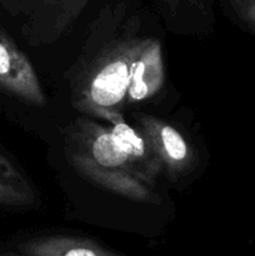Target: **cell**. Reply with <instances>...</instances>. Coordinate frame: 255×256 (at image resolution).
<instances>
[{
  "mask_svg": "<svg viewBox=\"0 0 255 256\" xmlns=\"http://www.w3.org/2000/svg\"><path fill=\"white\" fill-rule=\"evenodd\" d=\"M139 125L140 132L162 162V169L172 179L188 172L194 165V152L176 128L148 115L139 118Z\"/></svg>",
  "mask_w": 255,
  "mask_h": 256,
  "instance_id": "277c9868",
  "label": "cell"
},
{
  "mask_svg": "<svg viewBox=\"0 0 255 256\" xmlns=\"http://www.w3.org/2000/svg\"><path fill=\"white\" fill-rule=\"evenodd\" d=\"M0 89L29 104L46 102L42 84L29 58L6 34L0 32Z\"/></svg>",
  "mask_w": 255,
  "mask_h": 256,
  "instance_id": "3957f363",
  "label": "cell"
},
{
  "mask_svg": "<svg viewBox=\"0 0 255 256\" xmlns=\"http://www.w3.org/2000/svg\"><path fill=\"white\" fill-rule=\"evenodd\" d=\"M165 69L162 45L158 39L139 40L138 50L130 65L128 102L150 99L164 85Z\"/></svg>",
  "mask_w": 255,
  "mask_h": 256,
  "instance_id": "8992f818",
  "label": "cell"
},
{
  "mask_svg": "<svg viewBox=\"0 0 255 256\" xmlns=\"http://www.w3.org/2000/svg\"><path fill=\"white\" fill-rule=\"evenodd\" d=\"M164 2H165V4L170 8V9L175 10L178 8V5H179L182 2H184V0H164Z\"/></svg>",
  "mask_w": 255,
  "mask_h": 256,
  "instance_id": "8fae6325",
  "label": "cell"
},
{
  "mask_svg": "<svg viewBox=\"0 0 255 256\" xmlns=\"http://www.w3.org/2000/svg\"><path fill=\"white\" fill-rule=\"evenodd\" d=\"M69 138L72 142V148L82 152L94 164L106 169L128 172L146 182L132 166L129 158L120 149L112 132L106 128L92 120L78 119L70 126Z\"/></svg>",
  "mask_w": 255,
  "mask_h": 256,
  "instance_id": "7a4b0ae2",
  "label": "cell"
},
{
  "mask_svg": "<svg viewBox=\"0 0 255 256\" xmlns=\"http://www.w3.org/2000/svg\"><path fill=\"white\" fill-rule=\"evenodd\" d=\"M0 256H22V255L15 254V252H2V254H0Z\"/></svg>",
  "mask_w": 255,
  "mask_h": 256,
  "instance_id": "7c38bea8",
  "label": "cell"
},
{
  "mask_svg": "<svg viewBox=\"0 0 255 256\" xmlns=\"http://www.w3.org/2000/svg\"><path fill=\"white\" fill-rule=\"evenodd\" d=\"M48 2H68V0H46Z\"/></svg>",
  "mask_w": 255,
  "mask_h": 256,
  "instance_id": "4fadbf2b",
  "label": "cell"
},
{
  "mask_svg": "<svg viewBox=\"0 0 255 256\" xmlns=\"http://www.w3.org/2000/svg\"><path fill=\"white\" fill-rule=\"evenodd\" d=\"M229 4L242 26L255 34V0H229Z\"/></svg>",
  "mask_w": 255,
  "mask_h": 256,
  "instance_id": "30bf717a",
  "label": "cell"
},
{
  "mask_svg": "<svg viewBox=\"0 0 255 256\" xmlns=\"http://www.w3.org/2000/svg\"><path fill=\"white\" fill-rule=\"evenodd\" d=\"M139 40H124L106 50L82 84L76 108L92 116L102 112H120L126 100L130 65Z\"/></svg>",
  "mask_w": 255,
  "mask_h": 256,
  "instance_id": "6da1fadb",
  "label": "cell"
},
{
  "mask_svg": "<svg viewBox=\"0 0 255 256\" xmlns=\"http://www.w3.org/2000/svg\"><path fill=\"white\" fill-rule=\"evenodd\" d=\"M36 200L34 189L24 174L0 154V205L28 206Z\"/></svg>",
  "mask_w": 255,
  "mask_h": 256,
  "instance_id": "9c48e42d",
  "label": "cell"
},
{
  "mask_svg": "<svg viewBox=\"0 0 255 256\" xmlns=\"http://www.w3.org/2000/svg\"><path fill=\"white\" fill-rule=\"evenodd\" d=\"M96 118L109 122L112 126L110 132L120 149L129 158L132 166L142 175L146 184L154 188L155 180L162 172V164L152 152L144 135L130 126L120 112H102Z\"/></svg>",
  "mask_w": 255,
  "mask_h": 256,
  "instance_id": "52a82bcc",
  "label": "cell"
},
{
  "mask_svg": "<svg viewBox=\"0 0 255 256\" xmlns=\"http://www.w3.org/2000/svg\"><path fill=\"white\" fill-rule=\"evenodd\" d=\"M18 250L22 256H122L94 240L66 235L26 240L18 245Z\"/></svg>",
  "mask_w": 255,
  "mask_h": 256,
  "instance_id": "ba28073f",
  "label": "cell"
},
{
  "mask_svg": "<svg viewBox=\"0 0 255 256\" xmlns=\"http://www.w3.org/2000/svg\"><path fill=\"white\" fill-rule=\"evenodd\" d=\"M68 158L80 175L114 194L138 202L156 204L159 202L152 188L134 175L99 166L74 148L70 149Z\"/></svg>",
  "mask_w": 255,
  "mask_h": 256,
  "instance_id": "5b68a950",
  "label": "cell"
}]
</instances>
